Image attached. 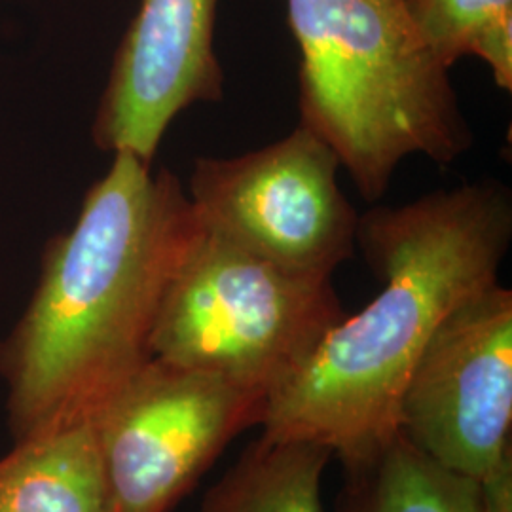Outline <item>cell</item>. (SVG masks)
I'll return each mask as SVG.
<instances>
[{
    "label": "cell",
    "instance_id": "obj_5",
    "mask_svg": "<svg viewBox=\"0 0 512 512\" xmlns=\"http://www.w3.org/2000/svg\"><path fill=\"white\" fill-rule=\"evenodd\" d=\"M268 399L152 357L90 423L112 512H171Z\"/></svg>",
    "mask_w": 512,
    "mask_h": 512
},
{
    "label": "cell",
    "instance_id": "obj_11",
    "mask_svg": "<svg viewBox=\"0 0 512 512\" xmlns=\"http://www.w3.org/2000/svg\"><path fill=\"white\" fill-rule=\"evenodd\" d=\"M332 458L315 440L262 433L207 490L200 512H325L321 484Z\"/></svg>",
    "mask_w": 512,
    "mask_h": 512
},
{
    "label": "cell",
    "instance_id": "obj_10",
    "mask_svg": "<svg viewBox=\"0 0 512 512\" xmlns=\"http://www.w3.org/2000/svg\"><path fill=\"white\" fill-rule=\"evenodd\" d=\"M346 467L336 512H478V482L442 467L399 431Z\"/></svg>",
    "mask_w": 512,
    "mask_h": 512
},
{
    "label": "cell",
    "instance_id": "obj_13",
    "mask_svg": "<svg viewBox=\"0 0 512 512\" xmlns=\"http://www.w3.org/2000/svg\"><path fill=\"white\" fill-rule=\"evenodd\" d=\"M476 482L478 512H512V444Z\"/></svg>",
    "mask_w": 512,
    "mask_h": 512
},
{
    "label": "cell",
    "instance_id": "obj_2",
    "mask_svg": "<svg viewBox=\"0 0 512 512\" xmlns=\"http://www.w3.org/2000/svg\"><path fill=\"white\" fill-rule=\"evenodd\" d=\"M512 239L511 194L461 184L359 217L357 243L384 289L344 315L266 404L262 433L315 440L344 465L399 433L406 382L440 323L497 283Z\"/></svg>",
    "mask_w": 512,
    "mask_h": 512
},
{
    "label": "cell",
    "instance_id": "obj_1",
    "mask_svg": "<svg viewBox=\"0 0 512 512\" xmlns=\"http://www.w3.org/2000/svg\"><path fill=\"white\" fill-rule=\"evenodd\" d=\"M196 228L171 171L112 154L73 226L48 243L33 296L0 342L14 440L92 420L147 365L165 291Z\"/></svg>",
    "mask_w": 512,
    "mask_h": 512
},
{
    "label": "cell",
    "instance_id": "obj_9",
    "mask_svg": "<svg viewBox=\"0 0 512 512\" xmlns=\"http://www.w3.org/2000/svg\"><path fill=\"white\" fill-rule=\"evenodd\" d=\"M0 512H112L92 423L16 440L0 458Z\"/></svg>",
    "mask_w": 512,
    "mask_h": 512
},
{
    "label": "cell",
    "instance_id": "obj_12",
    "mask_svg": "<svg viewBox=\"0 0 512 512\" xmlns=\"http://www.w3.org/2000/svg\"><path fill=\"white\" fill-rule=\"evenodd\" d=\"M421 40L446 69L475 55L512 90V0H404Z\"/></svg>",
    "mask_w": 512,
    "mask_h": 512
},
{
    "label": "cell",
    "instance_id": "obj_7",
    "mask_svg": "<svg viewBox=\"0 0 512 512\" xmlns=\"http://www.w3.org/2000/svg\"><path fill=\"white\" fill-rule=\"evenodd\" d=\"M512 291L499 285L452 311L414 366L399 431L442 467L480 478L511 446Z\"/></svg>",
    "mask_w": 512,
    "mask_h": 512
},
{
    "label": "cell",
    "instance_id": "obj_3",
    "mask_svg": "<svg viewBox=\"0 0 512 512\" xmlns=\"http://www.w3.org/2000/svg\"><path fill=\"white\" fill-rule=\"evenodd\" d=\"M300 50L302 122L329 145L366 202L408 156L444 167L473 147L448 71L404 0H287Z\"/></svg>",
    "mask_w": 512,
    "mask_h": 512
},
{
    "label": "cell",
    "instance_id": "obj_4",
    "mask_svg": "<svg viewBox=\"0 0 512 512\" xmlns=\"http://www.w3.org/2000/svg\"><path fill=\"white\" fill-rule=\"evenodd\" d=\"M344 315L330 277L275 266L198 220L165 291L152 357L270 399Z\"/></svg>",
    "mask_w": 512,
    "mask_h": 512
},
{
    "label": "cell",
    "instance_id": "obj_6",
    "mask_svg": "<svg viewBox=\"0 0 512 512\" xmlns=\"http://www.w3.org/2000/svg\"><path fill=\"white\" fill-rule=\"evenodd\" d=\"M336 152L300 124L268 147L198 158L188 200L203 226L296 274L325 275L353 255L359 215L338 184Z\"/></svg>",
    "mask_w": 512,
    "mask_h": 512
},
{
    "label": "cell",
    "instance_id": "obj_8",
    "mask_svg": "<svg viewBox=\"0 0 512 512\" xmlns=\"http://www.w3.org/2000/svg\"><path fill=\"white\" fill-rule=\"evenodd\" d=\"M220 0H139L93 120V143L152 164L171 122L222 99L215 52Z\"/></svg>",
    "mask_w": 512,
    "mask_h": 512
}]
</instances>
